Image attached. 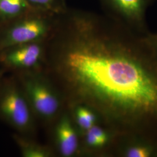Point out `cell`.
<instances>
[{"mask_svg": "<svg viewBox=\"0 0 157 157\" xmlns=\"http://www.w3.org/2000/svg\"><path fill=\"white\" fill-rule=\"evenodd\" d=\"M57 136L60 151L63 155H72L78 147V138L69 119L62 118L57 129Z\"/></svg>", "mask_w": 157, "mask_h": 157, "instance_id": "obj_7", "label": "cell"}, {"mask_svg": "<svg viewBox=\"0 0 157 157\" xmlns=\"http://www.w3.org/2000/svg\"><path fill=\"white\" fill-rule=\"evenodd\" d=\"M41 41L15 45L0 51V59L13 67H31L39 60L43 51Z\"/></svg>", "mask_w": 157, "mask_h": 157, "instance_id": "obj_5", "label": "cell"}, {"mask_svg": "<svg viewBox=\"0 0 157 157\" xmlns=\"http://www.w3.org/2000/svg\"><path fill=\"white\" fill-rule=\"evenodd\" d=\"M76 118L80 127L87 130L92 127L95 122L94 115L89 109L84 107L78 108L76 110Z\"/></svg>", "mask_w": 157, "mask_h": 157, "instance_id": "obj_10", "label": "cell"}, {"mask_svg": "<svg viewBox=\"0 0 157 157\" xmlns=\"http://www.w3.org/2000/svg\"><path fill=\"white\" fill-rule=\"evenodd\" d=\"M28 91L34 108L39 114L49 117L56 113L59 102L47 87L39 82H30L28 86Z\"/></svg>", "mask_w": 157, "mask_h": 157, "instance_id": "obj_6", "label": "cell"}, {"mask_svg": "<svg viewBox=\"0 0 157 157\" xmlns=\"http://www.w3.org/2000/svg\"><path fill=\"white\" fill-rule=\"evenodd\" d=\"M0 93V116L17 128L28 125L30 115L27 104L21 94L11 86Z\"/></svg>", "mask_w": 157, "mask_h": 157, "instance_id": "obj_3", "label": "cell"}, {"mask_svg": "<svg viewBox=\"0 0 157 157\" xmlns=\"http://www.w3.org/2000/svg\"><path fill=\"white\" fill-rule=\"evenodd\" d=\"M87 131L90 132L93 135H94L97 138L100 139L101 141H102L104 143L107 142L108 137H107V135L105 133V132L101 129V128L97 127V126H93L91 127L90 129H88Z\"/></svg>", "mask_w": 157, "mask_h": 157, "instance_id": "obj_12", "label": "cell"}, {"mask_svg": "<svg viewBox=\"0 0 157 157\" xmlns=\"http://www.w3.org/2000/svg\"><path fill=\"white\" fill-rule=\"evenodd\" d=\"M67 8L56 15L48 56L72 97L129 115L157 113V80L138 46L124 40L109 15Z\"/></svg>", "mask_w": 157, "mask_h": 157, "instance_id": "obj_1", "label": "cell"}, {"mask_svg": "<svg viewBox=\"0 0 157 157\" xmlns=\"http://www.w3.org/2000/svg\"><path fill=\"white\" fill-rule=\"evenodd\" d=\"M31 7L43 11L58 13L67 7L61 0H27Z\"/></svg>", "mask_w": 157, "mask_h": 157, "instance_id": "obj_9", "label": "cell"}, {"mask_svg": "<svg viewBox=\"0 0 157 157\" xmlns=\"http://www.w3.org/2000/svg\"><path fill=\"white\" fill-rule=\"evenodd\" d=\"M56 13L30 7L6 22L0 32V51L15 45L41 41L50 33Z\"/></svg>", "mask_w": 157, "mask_h": 157, "instance_id": "obj_2", "label": "cell"}, {"mask_svg": "<svg viewBox=\"0 0 157 157\" xmlns=\"http://www.w3.org/2000/svg\"><path fill=\"white\" fill-rule=\"evenodd\" d=\"M86 140L87 144L92 147H100L105 144V143L100 139L97 138L94 135H93L90 132L87 131L86 136Z\"/></svg>", "mask_w": 157, "mask_h": 157, "instance_id": "obj_13", "label": "cell"}, {"mask_svg": "<svg viewBox=\"0 0 157 157\" xmlns=\"http://www.w3.org/2000/svg\"></svg>", "mask_w": 157, "mask_h": 157, "instance_id": "obj_16", "label": "cell"}, {"mask_svg": "<svg viewBox=\"0 0 157 157\" xmlns=\"http://www.w3.org/2000/svg\"><path fill=\"white\" fill-rule=\"evenodd\" d=\"M30 7L27 0H0V22L17 17Z\"/></svg>", "mask_w": 157, "mask_h": 157, "instance_id": "obj_8", "label": "cell"}, {"mask_svg": "<svg viewBox=\"0 0 157 157\" xmlns=\"http://www.w3.org/2000/svg\"><path fill=\"white\" fill-rule=\"evenodd\" d=\"M150 150L143 146L130 147L126 152V156L129 157H147L150 156Z\"/></svg>", "mask_w": 157, "mask_h": 157, "instance_id": "obj_11", "label": "cell"}, {"mask_svg": "<svg viewBox=\"0 0 157 157\" xmlns=\"http://www.w3.org/2000/svg\"><path fill=\"white\" fill-rule=\"evenodd\" d=\"M109 15L122 22L143 26L146 11L151 0H101Z\"/></svg>", "mask_w": 157, "mask_h": 157, "instance_id": "obj_4", "label": "cell"}, {"mask_svg": "<svg viewBox=\"0 0 157 157\" xmlns=\"http://www.w3.org/2000/svg\"><path fill=\"white\" fill-rule=\"evenodd\" d=\"M62 1H63V2H65V0H61Z\"/></svg>", "mask_w": 157, "mask_h": 157, "instance_id": "obj_15", "label": "cell"}, {"mask_svg": "<svg viewBox=\"0 0 157 157\" xmlns=\"http://www.w3.org/2000/svg\"><path fill=\"white\" fill-rule=\"evenodd\" d=\"M23 154L29 157H43L45 156V153L42 150L35 148H30L24 150Z\"/></svg>", "mask_w": 157, "mask_h": 157, "instance_id": "obj_14", "label": "cell"}]
</instances>
